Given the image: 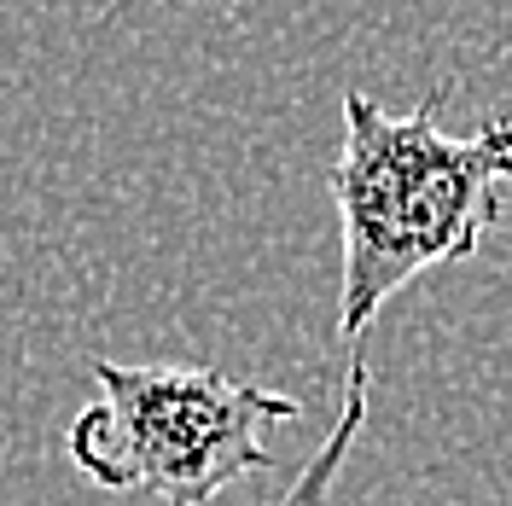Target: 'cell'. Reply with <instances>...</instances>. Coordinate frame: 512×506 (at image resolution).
<instances>
[{"label": "cell", "instance_id": "obj_1", "mask_svg": "<svg viewBox=\"0 0 512 506\" xmlns=\"http://www.w3.org/2000/svg\"><path fill=\"white\" fill-rule=\"evenodd\" d=\"M507 181L512 117L443 134L437 99L396 117L373 94H344V152L326 169L344 227L338 344L361 355L367 326L402 285L478 256L501 222Z\"/></svg>", "mask_w": 512, "mask_h": 506}, {"label": "cell", "instance_id": "obj_3", "mask_svg": "<svg viewBox=\"0 0 512 506\" xmlns=\"http://www.w3.org/2000/svg\"><path fill=\"white\" fill-rule=\"evenodd\" d=\"M367 402H373V373H367L361 355H350V373H344V390H338V419L326 425L320 448L303 460V472L280 495V506H326L332 501V489H338V477H344V466H350V454H355V437L367 425Z\"/></svg>", "mask_w": 512, "mask_h": 506}, {"label": "cell", "instance_id": "obj_2", "mask_svg": "<svg viewBox=\"0 0 512 506\" xmlns=\"http://www.w3.org/2000/svg\"><path fill=\"white\" fill-rule=\"evenodd\" d=\"M94 384L99 402L64 431L70 466L111 495H152L158 506H204L227 483L268 472V431L303 413L297 396L210 367H123L99 355Z\"/></svg>", "mask_w": 512, "mask_h": 506}]
</instances>
